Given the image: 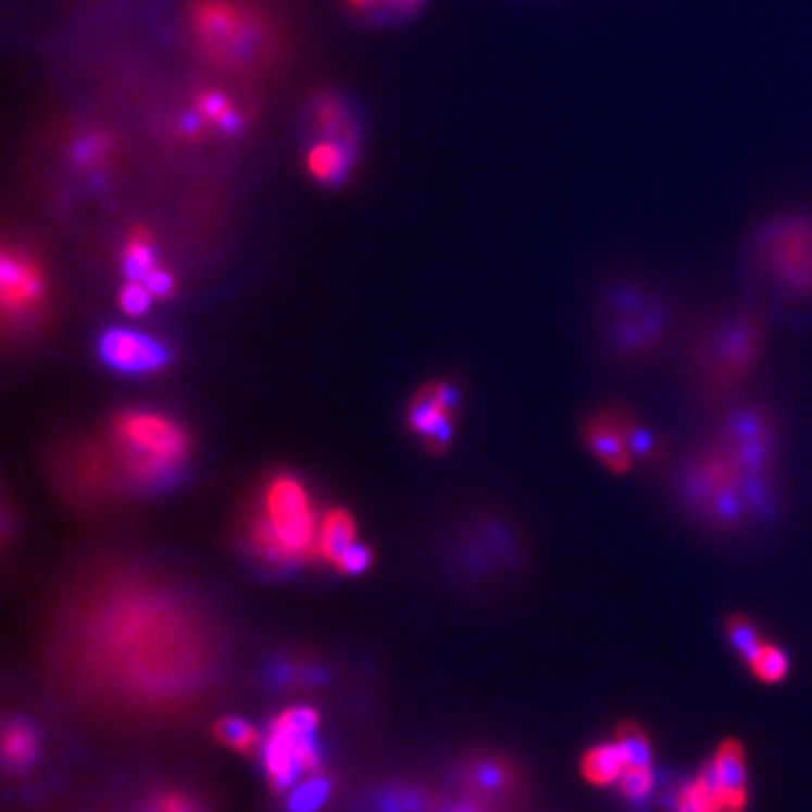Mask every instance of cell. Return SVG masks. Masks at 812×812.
Masks as SVG:
<instances>
[{"instance_id": "obj_1", "label": "cell", "mask_w": 812, "mask_h": 812, "mask_svg": "<svg viewBox=\"0 0 812 812\" xmlns=\"http://www.w3.org/2000/svg\"><path fill=\"white\" fill-rule=\"evenodd\" d=\"M115 438L125 451L132 476L147 486L170 480L188 454L184 429L159 413L129 411L120 415Z\"/></svg>"}, {"instance_id": "obj_2", "label": "cell", "mask_w": 812, "mask_h": 812, "mask_svg": "<svg viewBox=\"0 0 812 812\" xmlns=\"http://www.w3.org/2000/svg\"><path fill=\"white\" fill-rule=\"evenodd\" d=\"M763 274L786 293L812 296V217L790 215L767 222L757 239Z\"/></svg>"}, {"instance_id": "obj_3", "label": "cell", "mask_w": 812, "mask_h": 812, "mask_svg": "<svg viewBox=\"0 0 812 812\" xmlns=\"http://www.w3.org/2000/svg\"><path fill=\"white\" fill-rule=\"evenodd\" d=\"M318 713L310 707H296L280 713L262 742V763L274 792H287L300 774H318L321 749L316 742Z\"/></svg>"}, {"instance_id": "obj_4", "label": "cell", "mask_w": 812, "mask_h": 812, "mask_svg": "<svg viewBox=\"0 0 812 812\" xmlns=\"http://www.w3.org/2000/svg\"><path fill=\"white\" fill-rule=\"evenodd\" d=\"M264 520L276 533L291 562L316 547V524L310 497L293 476H276L264 492Z\"/></svg>"}, {"instance_id": "obj_5", "label": "cell", "mask_w": 812, "mask_h": 812, "mask_svg": "<svg viewBox=\"0 0 812 812\" xmlns=\"http://www.w3.org/2000/svg\"><path fill=\"white\" fill-rule=\"evenodd\" d=\"M711 343V359L709 373L713 375L722 361V371L717 377V386H725L738 382L751 366L761 348V323L751 316H738L715 327L709 339Z\"/></svg>"}, {"instance_id": "obj_6", "label": "cell", "mask_w": 812, "mask_h": 812, "mask_svg": "<svg viewBox=\"0 0 812 812\" xmlns=\"http://www.w3.org/2000/svg\"><path fill=\"white\" fill-rule=\"evenodd\" d=\"M100 357L120 373H154L170 361V350L129 329H107L100 337Z\"/></svg>"}, {"instance_id": "obj_7", "label": "cell", "mask_w": 812, "mask_h": 812, "mask_svg": "<svg viewBox=\"0 0 812 812\" xmlns=\"http://www.w3.org/2000/svg\"><path fill=\"white\" fill-rule=\"evenodd\" d=\"M451 415H454V411L447 409L438 400L436 388L432 384L420 390L409 420H411V427L420 436H425L429 440L432 449H445L451 440Z\"/></svg>"}, {"instance_id": "obj_8", "label": "cell", "mask_w": 812, "mask_h": 812, "mask_svg": "<svg viewBox=\"0 0 812 812\" xmlns=\"http://www.w3.org/2000/svg\"><path fill=\"white\" fill-rule=\"evenodd\" d=\"M0 280H3L5 310L23 312L29 305H35L43 291L39 271L25 260L12 258L10 253L3 255V264H0Z\"/></svg>"}, {"instance_id": "obj_9", "label": "cell", "mask_w": 812, "mask_h": 812, "mask_svg": "<svg viewBox=\"0 0 812 812\" xmlns=\"http://www.w3.org/2000/svg\"><path fill=\"white\" fill-rule=\"evenodd\" d=\"M585 442L594 451V454L603 461L612 472H627L635 457L629 454L627 445L623 438L605 423L603 417H594L589 420V425L585 427Z\"/></svg>"}, {"instance_id": "obj_10", "label": "cell", "mask_w": 812, "mask_h": 812, "mask_svg": "<svg viewBox=\"0 0 812 812\" xmlns=\"http://www.w3.org/2000/svg\"><path fill=\"white\" fill-rule=\"evenodd\" d=\"M598 417H603L605 423L623 438V442L629 449V454L635 459L652 463L661 457V445H659L657 436L648 427H644L639 420H635V417L619 411V409L600 413Z\"/></svg>"}, {"instance_id": "obj_11", "label": "cell", "mask_w": 812, "mask_h": 812, "mask_svg": "<svg viewBox=\"0 0 812 812\" xmlns=\"http://www.w3.org/2000/svg\"><path fill=\"white\" fill-rule=\"evenodd\" d=\"M354 522L346 513V510H329V513L321 522V533L316 549L323 560L337 562V558L354 545Z\"/></svg>"}, {"instance_id": "obj_12", "label": "cell", "mask_w": 812, "mask_h": 812, "mask_svg": "<svg viewBox=\"0 0 812 812\" xmlns=\"http://www.w3.org/2000/svg\"><path fill=\"white\" fill-rule=\"evenodd\" d=\"M625 770H627V761H625L619 740L596 745L594 749L587 751V757L583 761L585 776L596 786L614 784V780L623 776Z\"/></svg>"}, {"instance_id": "obj_13", "label": "cell", "mask_w": 812, "mask_h": 812, "mask_svg": "<svg viewBox=\"0 0 812 812\" xmlns=\"http://www.w3.org/2000/svg\"><path fill=\"white\" fill-rule=\"evenodd\" d=\"M37 757V734L23 720H10L3 732V759L12 770H25Z\"/></svg>"}, {"instance_id": "obj_14", "label": "cell", "mask_w": 812, "mask_h": 812, "mask_svg": "<svg viewBox=\"0 0 812 812\" xmlns=\"http://www.w3.org/2000/svg\"><path fill=\"white\" fill-rule=\"evenodd\" d=\"M727 637H729V644L734 646V650L745 659L747 666L754 664V659L761 654V650L765 646V641L761 639L759 627L751 623L745 614H734L727 621Z\"/></svg>"}, {"instance_id": "obj_15", "label": "cell", "mask_w": 812, "mask_h": 812, "mask_svg": "<svg viewBox=\"0 0 812 812\" xmlns=\"http://www.w3.org/2000/svg\"><path fill=\"white\" fill-rule=\"evenodd\" d=\"M310 167L318 178L341 180L350 167V154L339 142H321L312 149Z\"/></svg>"}, {"instance_id": "obj_16", "label": "cell", "mask_w": 812, "mask_h": 812, "mask_svg": "<svg viewBox=\"0 0 812 812\" xmlns=\"http://www.w3.org/2000/svg\"><path fill=\"white\" fill-rule=\"evenodd\" d=\"M713 763H715V770L720 774L722 788H725V795L727 792H742L745 790L747 770H745L742 749L736 742L729 740V742L722 745L717 749V754H715Z\"/></svg>"}, {"instance_id": "obj_17", "label": "cell", "mask_w": 812, "mask_h": 812, "mask_svg": "<svg viewBox=\"0 0 812 812\" xmlns=\"http://www.w3.org/2000/svg\"><path fill=\"white\" fill-rule=\"evenodd\" d=\"M215 738L242 754H251L260 747V734L242 717H222L215 722Z\"/></svg>"}, {"instance_id": "obj_18", "label": "cell", "mask_w": 812, "mask_h": 812, "mask_svg": "<svg viewBox=\"0 0 812 812\" xmlns=\"http://www.w3.org/2000/svg\"><path fill=\"white\" fill-rule=\"evenodd\" d=\"M329 790L333 788H329V780L325 776L312 774V778H308L305 784L293 788L287 801V810L289 812H318L323 803L327 801Z\"/></svg>"}, {"instance_id": "obj_19", "label": "cell", "mask_w": 812, "mask_h": 812, "mask_svg": "<svg viewBox=\"0 0 812 812\" xmlns=\"http://www.w3.org/2000/svg\"><path fill=\"white\" fill-rule=\"evenodd\" d=\"M754 675L765 684H778L784 682L790 671V659L778 646L765 644L761 654L754 659V664L749 666Z\"/></svg>"}, {"instance_id": "obj_20", "label": "cell", "mask_w": 812, "mask_h": 812, "mask_svg": "<svg viewBox=\"0 0 812 812\" xmlns=\"http://www.w3.org/2000/svg\"><path fill=\"white\" fill-rule=\"evenodd\" d=\"M154 268V249L145 235H136L125 253V274L129 280H145Z\"/></svg>"}, {"instance_id": "obj_21", "label": "cell", "mask_w": 812, "mask_h": 812, "mask_svg": "<svg viewBox=\"0 0 812 812\" xmlns=\"http://www.w3.org/2000/svg\"><path fill=\"white\" fill-rule=\"evenodd\" d=\"M619 745L625 754L627 767H650L652 763L650 740L635 725H627L619 732Z\"/></svg>"}, {"instance_id": "obj_22", "label": "cell", "mask_w": 812, "mask_h": 812, "mask_svg": "<svg viewBox=\"0 0 812 812\" xmlns=\"http://www.w3.org/2000/svg\"><path fill=\"white\" fill-rule=\"evenodd\" d=\"M619 788H621V795L637 803V801H644L650 792H652V772L650 767H627L623 772V776L619 778Z\"/></svg>"}, {"instance_id": "obj_23", "label": "cell", "mask_w": 812, "mask_h": 812, "mask_svg": "<svg viewBox=\"0 0 812 812\" xmlns=\"http://www.w3.org/2000/svg\"><path fill=\"white\" fill-rule=\"evenodd\" d=\"M675 812H720V801L696 780L679 792Z\"/></svg>"}, {"instance_id": "obj_24", "label": "cell", "mask_w": 812, "mask_h": 812, "mask_svg": "<svg viewBox=\"0 0 812 812\" xmlns=\"http://www.w3.org/2000/svg\"><path fill=\"white\" fill-rule=\"evenodd\" d=\"M337 569L341 571V574H348V576H359L364 574V571L368 569L371 564V551L366 547L361 545H352L350 549H346L339 558H337Z\"/></svg>"}, {"instance_id": "obj_25", "label": "cell", "mask_w": 812, "mask_h": 812, "mask_svg": "<svg viewBox=\"0 0 812 812\" xmlns=\"http://www.w3.org/2000/svg\"><path fill=\"white\" fill-rule=\"evenodd\" d=\"M149 300H152V291H149L147 287L138 285L136 280H132V285H127L123 289V296H120V305H123V310L127 314H142L147 312L149 308Z\"/></svg>"}, {"instance_id": "obj_26", "label": "cell", "mask_w": 812, "mask_h": 812, "mask_svg": "<svg viewBox=\"0 0 812 812\" xmlns=\"http://www.w3.org/2000/svg\"><path fill=\"white\" fill-rule=\"evenodd\" d=\"M474 780L486 790H497L505 784V770L499 763L484 761L474 767Z\"/></svg>"}, {"instance_id": "obj_27", "label": "cell", "mask_w": 812, "mask_h": 812, "mask_svg": "<svg viewBox=\"0 0 812 812\" xmlns=\"http://www.w3.org/2000/svg\"><path fill=\"white\" fill-rule=\"evenodd\" d=\"M154 812H199V808L184 795H163L157 799Z\"/></svg>"}, {"instance_id": "obj_28", "label": "cell", "mask_w": 812, "mask_h": 812, "mask_svg": "<svg viewBox=\"0 0 812 812\" xmlns=\"http://www.w3.org/2000/svg\"><path fill=\"white\" fill-rule=\"evenodd\" d=\"M102 147L104 145H102V140L98 136H84V138H79L75 142V149H73L75 161L77 163H90L93 159H98V154L102 152Z\"/></svg>"}, {"instance_id": "obj_29", "label": "cell", "mask_w": 812, "mask_h": 812, "mask_svg": "<svg viewBox=\"0 0 812 812\" xmlns=\"http://www.w3.org/2000/svg\"><path fill=\"white\" fill-rule=\"evenodd\" d=\"M145 287H147L149 291H152L154 296L165 298V296L172 293V289H174V280H172V276L167 274V271H163V268H152V271H149V276L145 278Z\"/></svg>"}, {"instance_id": "obj_30", "label": "cell", "mask_w": 812, "mask_h": 812, "mask_svg": "<svg viewBox=\"0 0 812 812\" xmlns=\"http://www.w3.org/2000/svg\"><path fill=\"white\" fill-rule=\"evenodd\" d=\"M201 111L208 113V115H213V117H220L222 113L228 111V107H226V100L220 93H210V96L203 98Z\"/></svg>"}, {"instance_id": "obj_31", "label": "cell", "mask_w": 812, "mask_h": 812, "mask_svg": "<svg viewBox=\"0 0 812 812\" xmlns=\"http://www.w3.org/2000/svg\"><path fill=\"white\" fill-rule=\"evenodd\" d=\"M220 127L226 134H237L239 129H242V117H239L235 111H226L220 115Z\"/></svg>"}, {"instance_id": "obj_32", "label": "cell", "mask_w": 812, "mask_h": 812, "mask_svg": "<svg viewBox=\"0 0 812 812\" xmlns=\"http://www.w3.org/2000/svg\"><path fill=\"white\" fill-rule=\"evenodd\" d=\"M201 123H203V120H201V115L197 111H188L184 117H180V132L195 134V132H199Z\"/></svg>"}, {"instance_id": "obj_33", "label": "cell", "mask_w": 812, "mask_h": 812, "mask_svg": "<svg viewBox=\"0 0 812 812\" xmlns=\"http://www.w3.org/2000/svg\"><path fill=\"white\" fill-rule=\"evenodd\" d=\"M454 812H472V810H465V808H457Z\"/></svg>"}]
</instances>
